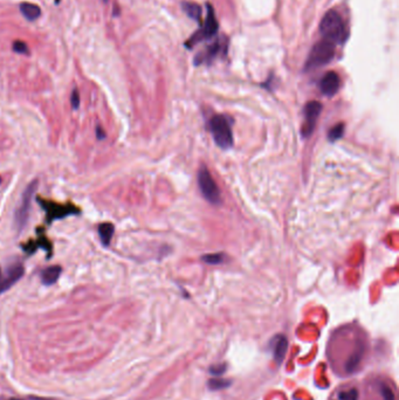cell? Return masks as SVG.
<instances>
[{
	"instance_id": "4316f807",
	"label": "cell",
	"mask_w": 399,
	"mask_h": 400,
	"mask_svg": "<svg viewBox=\"0 0 399 400\" xmlns=\"http://www.w3.org/2000/svg\"><path fill=\"white\" fill-rule=\"evenodd\" d=\"M95 132H96V136H97L98 140H104L105 138V131L103 129H102L101 125L96 126V131Z\"/></svg>"
},
{
	"instance_id": "f1b7e54d",
	"label": "cell",
	"mask_w": 399,
	"mask_h": 400,
	"mask_svg": "<svg viewBox=\"0 0 399 400\" xmlns=\"http://www.w3.org/2000/svg\"><path fill=\"white\" fill-rule=\"evenodd\" d=\"M9 400H22V399H18V398H11Z\"/></svg>"
},
{
	"instance_id": "ba28073f",
	"label": "cell",
	"mask_w": 399,
	"mask_h": 400,
	"mask_svg": "<svg viewBox=\"0 0 399 400\" xmlns=\"http://www.w3.org/2000/svg\"><path fill=\"white\" fill-rule=\"evenodd\" d=\"M323 109L322 103L318 101H310L308 102L303 109V114H305V123L302 126V135L303 137H309L313 134L316 122L318 120L320 114H321Z\"/></svg>"
},
{
	"instance_id": "7c38bea8",
	"label": "cell",
	"mask_w": 399,
	"mask_h": 400,
	"mask_svg": "<svg viewBox=\"0 0 399 400\" xmlns=\"http://www.w3.org/2000/svg\"><path fill=\"white\" fill-rule=\"evenodd\" d=\"M223 47L224 45L221 40H217L216 42H213L212 45L208 46L204 51H200V53L197 55L195 59V65L199 66L203 65V63H211L220 54Z\"/></svg>"
},
{
	"instance_id": "277c9868",
	"label": "cell",
	"mask_w": 399,
	"mask_h": 400,
	"mask_svg": "<svg viewBox=\"0 0 399 400\" xmlns=\"http://www.w3.org/2000/svg\"><path fill=\"white\" fill-rule=\"evenodd\" d=\"M37 203L40 205V207L46 213V221L48 224H52L54 220L65 219V218L69 216H76L80 215V208L76 207L72 204L61 205L58 203H54L52 200H45L41 197H37Z\"/></svg>"
},
{
	"instance_id": "52a82bcc",
	"label": "cell",
	"mask_w": 399,
	"mask_h": 400,
	"mask_svg": "<svg viewBox=\"0 0 399 400\" xmlns=\"http://www.w3.org/2000/svg\"><path fill=\"white\" fill-rule=\"evenodd\" d=\"M218 29H219V23L216 19L215 10H213V7L210 5V4H207V17L205 19L203 27H201L197 33L193 34L185 45L188 47H191L193 45H196V43L215 37L217 32H218Z\"/></svg>"
},
{
	"instance_id": "4fadbf2b",
	"label": "cell",
	"mask_w": 399,
	"mask_h": 400,
	"mask_svg": "<svg viewBox=\"0 0 399 400\" xmlns=\"http://www.w3.org/2000/svg\"><path fill=\"white\" fill-rule=\"evenodd\" d=\"M272 350H273V356L275 362L278 364H281L282 360L284 359V356H286V352L288 349V340L284 337L283 335H278L275 336L273 340L271 342Z\"/></svg>"
},
{
	"instance_id": "603a6c76",
	"label": "cell",
	"mask_w": 399,
	"mask_h": 400,
	"mask_svg": "<svg viewBox=\"0 0 399 400\" xmlns=\"http://www.w3.org/2000/svg\"><path fill=\"white\" fill-rule=\"evenodd\" d=\"M13 50L15 53H19V54H26V55L30 54V49H29V46H27V43L20 40H17L13 42Z\"/></svg>"
},
{
	"instance_id": "30bf717a",
	"label": "cell",
	"mask_w": 399,
	"mask_h": 400,
	"mask_svg": "<svg viewBox=\"0 0 399 400\" xmlns=\"http://www.w3.org/2000/svg\"><path fill=\"white\" fill-rule=\"evenodd\" d=\"M339 87H341V78L338 74L335 72H328L320 81V90L327 97H331L336 95Z\"/></svg>"
},
{
	"instance_id": "f546056e",
	"label": "cell",
	"mask_w": 399,
	"mask_h": 400,
	"mask_svg": "<svg viewBox=\"0 0 399 400\" xmlns=\"http://www.w3.org/2000/svg\"><path fill=\"white\" fill-rule=\"evenodd\" d=\"M2 181H3V179H2V177H0V185H2Z\"/></svg>"
},
{
	"instance_id": "9a60e30c",
	"label": "cell",
	"mask_w": 399,
	"mask_h": 400,
	"mask_svg": "<svg viewBox=\"0 0 399 400\" xmlns=\"http://www.w3.org/2000/svg\"><path fill=\"white\" fill-rule=\"evenodd\" d=\"M363 355H364V345L362 343L357 344L356 349L354 350L353 355L350 356L349 359L347 360L345 364V371L348 374H353V372L357 369L359 363H361Z\"/></svg>"
},
{
	"instance_id": "9c48e42d",
	"label": "cell",
	"mask_w": 399,
	"mask_h": 400,
	"mask_svg": "<svg viewBox=\"0 0 399 400\" xmlns=\"http://www.w3.org/2000/svg\"><path fill=\"white\" fill-rule=\"evenodd\" d=\"M25 274V268L21 263L12 264L11 267L6 269V273L4 274L0 269V294L9 290L11 287H13L15 283Z\"/></svg>"
},
{
	"instance_id": "2e32d148",
	"label": "cell",
	"mask_w": 399,
	"mask_h": 400,
	"mask_svg": "<svg viewBox=\"0 0 399 400\" xmlns=\"http://www.w3.org/2000/svg\"><path fill=\"white\" fill-rule=\"evenodd\" d=\"M19 10H20L23 17L30 21H35L41 15L40 7L32 3H21L20 6H19Z\"/></svg>"
},
{
	"instance_id": "4dcf8cb0",
	"label": "cell",
	"mask_w": 399,
	"mask_h": 400,
	"mask_svg": "<svg viewBox=\"0 0 399 400\" xmlns=\"http://www.w3.org/2000/svg\"><path fill=\"white\" fill-rule=\"evenodd\" d=\"M103 2H104V3H107V2H108V0H103Z\"/></svg>"
},
{
	"instance_id": "83f0119b",
	"label": "cell",
	"mask_w": 399,
	"mask_h": 400,
	"mask_svg": "<svg viewBox=\"0 0 399 400\" xmlns=\"http://www.w3.org/2000/svg\"><path fill=\"white\" fill-rule=\"evenodd\" d=\"M32 400H54V399H48V398H41V397H32Z\"/></svg>"
},
{
	"instance_id": "ac0fdd59",
	"label": "cell",
	"mask_w": 399,
	"mask_h": 400,
	"mask_svg": "<svg viewBox=\"0 0 399 400\" xmlns=\"http://www.w3.org/2000/svg\"><path fill=\"white\" fill-rule=\"evenodd\" d=\"M183 6V11L187 13L192 20H196L197 22L201 23V7L196 3L184 2L181 4Z\"/></svg>"
},
{
	"instance_id": "7a4b0ae2",
	"label": "cell",
	"mask_w": 399,
	"mask_h": 400,
	"mask_svg": "<svg viewBox=\"0 0 399 400\" xmlns=\"http://www.w3.org/2000/svg\"><path fill=\"white\" fill-rule=\"evenodd\" d=\"M208 129H210L213 141L220 149L227 150L233 146V131L231 118L225 115H215L208 121Z\"/></svg>"
},
{
	"instance_id": "5b68a950",
	"label": "cell",
	"mask_w": 399,
	"mask_h": 400,
	"mask_svg": "<svg viewBox=\"0 0 399 400\" xmlns=\"http://www.w3.org/2000/svg\"><path fill=\"white\" fill-rule=\"evenodd\" d=\"M38 185H39V180L34 179L31 184L27 185V188L22 193L21 203L19 205V207L17 208V211H15V215H14V226L15 228H17L18 233L22 232V229L25 228L27 221H29L31 204H32V200H33L34 193L38 189Z\"/></svg>"
},
{
	"instance_id": "e0dca14e",
	"label": "cell",
	"mask_w": 399,
	"mask_h": 400,
	"mask_svg": "<svg viewBox=\"0 0 399 400\" xmlns=\"http://www.w3.org/2000/svg\"><path fill=\"white\" fill-rule=\"evenodd\" d=\"M97 232L101 237L102 245H103L104 247H108L110 243H112L114 233H115V226L112 223H103L98 226Z\"/></svg>"
},
{
	"instance_id": "ffe728a7",
	"label": "cell",
	"mask_w": 399,
	"mask_h": 400,
	"mask_svg": "<svg viewBox=\"0 0 399 400\" xmlns=\"http://www.w3.org/2000/svg\"><path fill=\"white\" fill-rule=\"evenodd\" d=\"M231 385V382L230 380H226V379H211L208 380V387H210L211 390L213 391H218V390H223V389H226Z\"/></svg>"
},
{
	"instance_id": "7402d4cb",
	"label": "cell",
	"mask_w": 399,
	"mask_h": 400,
	"mask_svg": "<svg viewBox=\"0 0 399 400\" xmlns=\"http://www.w3.org/2000/svg\"><path fill=\"white\" fill-rule=\"evenodd\" d=\"M339 400H357L358 399V391L356 389H350L347 391H342L338 394Z\"/></svg>"
},
{
	"instance_id": "cb8c5ba5",
	"label": "cell",
	"mask_w": 399,
	"mask_h": 400,
	"mask_svg": "<svg viewBox=\"0 0 399 400\" xmlns=\"http://www.w3.org/2000/svg\"><path fill=\"white\" fill-rule=\"evenodd\" d=\"M381 393L383 395V400H396L394 399L393 391L390 389L389 386H386L385 384L381 385Z\"/></svg>"
},
{
	"instance_id": "8992f818",
	"label": "cell",
	"mask_w": 399,
	"mask_h": 400,
	"mask_svg": "<svg viewBox=\"0 0 399 400\" xmlns=\"http://www.w3.org/2000/svg\"><path fill=\"white\" fill-rule=\"evenodd\" d=\"M198 186L201 195L208 203H220V190L205 165H201L198 171Z\"/></svg>"
},
{
	"instance_id": "5bb4252c",
	"label": "cell",
	"mask_w": 399,
	"mask_h": 400,
	"mask_svg": "<svg viewBox=\"0 0 399 400\" xmlns=\"http://www.w3.org/2000/svg\"><path fill=\"white\" fill-rule=\"evenodd\" d=\"M62 273V268L60 266H50L43 269L40 274V280L45 286H53L54 283L58 282L59 277Z\"/></svg>"
},
{
	"instance_id": "d4e9b609",
	"label": "cell",
	"mask_w": 399,
	"mask_h": 400,
	"mask_svg": "<svg viewBox=\"0 0 399 400\" xmlns=\"http://www.w3.org/2000/svg\"><path fill=\"white\" fill-rule=\"evenodd\" d=\"M70 104H72L73 109H77L80 106V93L77 89H74L70 96Z\"/></svg>"
},
{
	"instance_id": "484cf974",
	"label": "cell",
	"mask_w": 399,
	"mask_h": 400,
	"mask_svg": "<svg viewBox=\"0 0 399 400\" xmlns=\"http://www.w3.org/2000/svg\"><path fill=\"white\" fill-rule=\"evenodd\" d=\"M226 369H227V366L225 365V364H217V365L211 366L210 372H211V375L221 376L223 374H225V371H226Z\"/></svg>"
},
{
	"instance_id": "8fae6325",
	"label": "cell",
	"mask_w": 399,
	"mask_h": 400,
	"mask_svg": "<svg viewBox=\"0 0 399 400\" xmlns=\"http://www.w3.org/2000/svg\"><path fill=\"white\" fill-rule=\"evenodd\" d=\"M38 239L37 241H29V243L22 245L21 248L22 251L26 253V254H33L37 251L38 248H42L45 249V251L48 253V256L47 257H50L52 255V251H53V247H52V244L49 243V240H47V237L43 234V229L42 228H39L38 229Z\"/></svg>"
},
{
	"instance_id": "44dd1931",
	"label": "cell",
	"mask_w": 399,
	"mask_h": 400,
	"mask_svg": "<svg viewBox=\"0 0 399 400\" xmlns=\"http://www.w3.org/2000/svg\"><path fill=\"white\" fill-rule=\"evenodd\" d=\"M201 260H204L208 264H219L224 261V255L220 253L218 254H207L201 257Z\"/></svg>"
},
{
	"instance_id": "6da1fadb",
	"label": "cell",
	"mask_w": 399,
	"mask_h": 400,
	"mask_svg": "<svg viewBox=\"0 0 399 400\" xmlns=\"http://www.w3.org/2000/svg\"><path fill=\"white\" fill-rule=\"evenodd\" d=\"M320 33L323 40L329 41L334 45L344 42L347 34L341 14L334 10L328 11L320 22Z\"/></svg>"
},
{
	"instance_id": "d6986e66",
	"label": "cell",
	"mask_w": 399,
	"mask_h": 400,
	"mask_svg": "<svg viewBox=\"0 0 399 400\" xmlns=\"http://www.w3.org/2000/svg\"><path fill=\"white\" fill-rule=\"evenodd\" d=\"M344 129L345 126L343 123H338L337 125L333 126V128L329 130V132H328V138H329V141L333 142V143L338 141L339 138L343 136V134H344Z\"/></svg>"
},
{
	"instance_id": "3957f363",
	"label": "cell",
	"mask_w": 399,
	"mask_h": 400,
	"mask_svg": "<svg viewBox=\"0 0 399 400\" xmlns=\"http://www.w3.org/2000/svg\"><path fill=\"white\" fill-rule=\"evenodd\" d=\"M335 46L327 40H322L316 42L311 48L308 59L305 63V70L310 72V70L317 69L320 67H323L328 63L333 61L335 58Z\"/></svg>"
}]
</instances>
